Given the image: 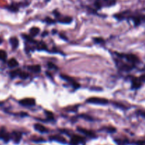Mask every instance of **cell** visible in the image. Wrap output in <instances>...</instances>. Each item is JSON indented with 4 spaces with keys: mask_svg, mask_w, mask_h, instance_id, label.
Masks as SVG:
<instances>
[{
    "mask_svg": "<svg viewBox=\"0 0 145 145\" xmlns=\"http://www.w3.org/2000/svg\"><path fill=\"white\" fill-rule=\"evenodd\" d=\"M59 36L61 37V38H62V39L65 40V41H67V37L65 36V35H63V34H61L60 35H59Z\"/></svg>",
    "mask_w": 145,
    "mask_h": 145,
    "instance_id": "35",
    "label": "cell"
},
{
    "mask_svg": "<svg viewBox=\"0 0 145 145\" xmlns=\"http://www.w3.org/2000/svg\"><path fill=\"white\" fill-rule=\"evenodd\" d=\"M117 55L120 58H125L127 62L130 63L133 65H135L136 63H138L140 62V59L137 55H134V54H120L117 53Z\"/></svg>",
    "mask_w": 145,
    "mask_h": 145,
    "instance_id": "1",
    "label": "cell"
},
{
    "mask_svg": "<svg viewBox=\"0 0 145 145\" xmlns=\"http://www.w3.org/2000/svg\"><path fill=\"white\" fill-rule=\"evenodd\" d=\"M48 68H50V69L58 70L57 66V65H55V64H54L53 63H51V62L48 63Z\"/></svg>",
    "mask_w": 145,
    "mask_h": 145,
    "instance_id": "30",
    "label": "cell"
},
{
    "mask_svg": "<svg viewBox=\"0 0 145 145\" xmlns=\"http://www.w3.org/2000/svg\"><path fill=\"white\" fill-rule=\"evenodd\" d=\"M59 76H60V78H62V79L65 80H66L67 82L70 83L74 89H78V88H80V84H79V82H76L75 80L73 79V78H71L69 75H65V74H61Z\"/></svg>",
    "mask_w": 145,
    "mask_h": 145,
    "instance_id": "3",
    "label": "cell"
},
{
    "mask_svg": "<svg viewBox=\"0 0 145 145\" xmlns=\"http://www.w3.org/2000/svg\"><path fill=\"white\" fill-rule=\"evenodd\" d=\"M139 79H140V80L142 82H145V74H143V75H142L139 78Z\"/></svg>",
    "mask_w": 145,
    "mask_h": 145,
    "instance_id": "33",
    "label": "cell"
},
{
    "mask_svg": "<svg viewBox=\"0 0 145 145\" xmlns=\"http://www.w3.org/2000/svg\"><path fill=\"white\" fill-rule=\"evenodd\" d=\"M19 104L24 107H33L35 105V100L33 98H25L19 101Z\"/></svg>",
    "mask_w": 145,
    "mask_h": 145,
    "instance_id": "5",
    "label": "cell"
},
{
    "mask_svg": "<svg viewBox=\"0 0 145 145\" xmlns=\"http://www.w3.org/2000/svg\"><path fill=\"white\" fill-rule=\"evenodd\" d=\"M0 139L4 140V142L7 143V142H8L11 139V135L5 129H2L0 130Z\"/></svg>",
    "mask_w": 145,
    "mask_h": 145,
    "instance_id": "11",
    "label": "cell"
},
{
    "mask_svg": "<svg viewBox=\"0 0 145 145\" xmlns=\"http://www.w3.org/2000/svg\"><path fill=\"white\" fill-rule=\"evenodd\" d=\"M45 21L48 24H55V23L56 22L55 20L52 19V18H50V17H46V18H45Z\"/></svg>",
    "mask_w": 145,
    "mask_h": 145,
    "instance_id": "31",
    "label": "cell"
},
{
    "mask_svg": "<svg viewBox=\"0 0 145 145\" xmlns=\"http://www.w3.org/2000/svg\"><path fill=\"white\" fill-rule=\"evenodd\" d=\"M50 140L51 141H55V142H59L61 144H66L67 140L65 139V137L60 135H52V136H50L49 137Z\"/></svg>",
    "mask_w": 145,
    "mask_h": 145,
    "instance_id": "12",
    "label": "cell"
},
{
    "mask_svg": "<svg viewBox=\"0 0 145 145\" xmlns=\"http://www.w3.org/2000/svg\"><path fill=\"white\" fill-rule=\"evenodd\" d=\"M84 142V138L79 135H73L71 138L70 144L71 145H78L79 144Z\"/></svg>",
    "mask_w": 145,
    "mask_h": 145,
    "instance_id": "8",
    "label": "cell"
},
{
    "mask_svg": "<svg viewBox=\"0 0 145 145\" xmlns=\"http://www.w3.org/2000/svg\"><path fill=\"white\" fill-rule=\"evenodd\" d=\"M103 129H104L105 131H106L107 132H108V133H114V132H116V128L113 127H112V126L105 127H103Z\"/></svg>",
    "mask_w": 145,
    "mask_h": 145,
    "instance_id": "25",
    "label": "cell"
},
{
    "mask_svg": "<svg viewBox=\"0 0 145 145\" xmlns=\"http://www.w3.org/2000/svg\"><path fill=\"white\" fill-rule=\"evenodd\" d=\"M33 127H34V129H35V130L40 132V133H47V132H48V129H47L44 125H41V124L36 123L34 125Z\"/></svg>",
    "mask_w": 145,
    "mask_h": 145,
    "instance_id": "13",
    "label": "cell"
},
{
    "mask_svg": "<svg viewBox=\"0 0 145 145\" xmlns=\"http://www.w3.org/2000/svg\"><path fill=\"white\" fill-rule=\"evenodd\" d=\"M130 18L133 20L134 21V24L135 26L140 25L142 24V21H145V16H130Z\"/></svg>",
    "mask_w": 145,
    "mask_h": 145,
    "instance_id": "9",
    "label": "cell"
},
{
    "mask_svg": "<svg viewBox=\"0 0 145 145\" xmlns=\"http://www.w3.org/2000/svg\"><path fill=\"white\" fill-rule=\"evenodd\" d=\"M7 65H8V66L11 68H16V67L18 66V62L17 61L16 59L13 58H11L10 60H8V61L7 62Z\"/></svg>",
    "mask_w": 145,
    "mask_h": 145,
    "instance_id": "17",
    "label": "cell"
},
{
    "mask_svg": "<svg viewBox=\"0 0 145 145\" xmlns=\"http://www.w3.org/2000/svg\"><path fill=\"white\" fill-rule=\"evenodd\" d=\"M21 36H22L23 38H24L25 41H28V42L33 43V44H35V43H36V41H35V40L33 39V37H32L31 36L27 35V34H22V35H21Z\"/></svg>",
    "mask_w": 145,
    "mask_h": 145,
    "instance_id": "20",
    "label": "cell"
},
{
    "mask_svg": "<svg viewBox=\"0 0 145 145\" xmlns=\"http://www.w3.org/2000/svg\"><path fill=\"white\" fill-rule=\"evenodd\" d=\"M20 71H21V70L17 69V70H15V71H11V72H10V73H9L11 78L13 79V78H16V77L18 76V73H19V72H20Z\"/></svg>",
    "mask_w": 145,
    "mask_h": 145,
    "instance_id": "27",
    "label": "cell"
},
{
    "mask_svg": "<svg viewBox=\"0 0 145 145\" xmlns=\"http://www.w3.org/2000/svg\"><path fill=\"white\" fill-rule=\"evenodd\" d=\"M9 42L14 50L16 49L18 47V45H19V41H18V39L16 37H11V38H10Z\"/></svg>",
    "mask_w": 145,
    "mask_h": 145,
    "instance_id": "15",
    "label": "cell"
},
{
    "mask_svg": "<svg viewBox=\"0 0 145 145\" xmlns=\"http://www.w3.org/2000/svg\"><path fill=\"white\" fill-rule=\"evenodd\" d=\"M137 115H139L140 116L142 117L145 118V111H142V110H138L137 112Z\"/></svg>",
    "mask_w": 145,
    "mask_h": 145,
    "instance_id": "32",
    "label": "cell"
},
{
    "mask_svg": "<svg viewBox=\"0 0 145 145\" xmlns=\"http://www.w3.org/2000/svg\"><path fill=\"white\" fill-rule=\"evenodd\" d=\"M113 105H114L116 107H118L121 109H127V107L126 106H125L123 104L120 103V102H113Z\"/></svg>",
    "mask_w": 145,
    "mask_h": 145,
    "instance_id": "26",
    "label": "cell"
},
{
    "mask_svg": "<svg viewBox=\"0 0 145 145\" xmlns=\"http://www.w3.org/2000/svg\"><path fill=\"white\" fill-rule=\"evenodd\" d=\"M3 42V40H2V38H1V37H0V44H1V43Z\"/></svg>",
    "mask_w": 145,
    "mask_h": 145,
    "instance_id": "37",
    "label": "cell"
},
{
    "mask_svg": "<svg viewBox=\"0 0 145 145\" xmlns=\"http://www.w3.org/2000/svg\"><path fill=\"white\" fill-rule=\"evenodd\" d=\"M119 68H120L121 71H130L135 68V65H128V64L125 63H122L121 65H119Z\"/></svg>",
    "mask_w": 145,
    "mask_h": 145,
    "instance_id": "16",
    "label": "cell"
},
{
    "mask_svg": "<svg viewBox=\"0 0 145 145\" xmlns=\"http://www.w3.org/2000/svg\"><path fill=\"white\" fill-rule=\"evenodd\" d=\"M93 40L96 44H104L105 42V41L103 40V38H93Z\"/></svg>",
    "mask_w": 145,
    "mask_h": 145,
    "instance_id": "29",
    "label": "cell"
},
{
    "mask_svg": "<svg viewBox=\"0 0 145 145\" xmlns=\"http://www.w3.org/2000/svg\"><path fill=\"white\" fill-rule=\"evenodd\" d=\"M79 117L82 118H83V119H86V120H87V121H93V118L92 117H91L90 115H86V114H82V115H79Z\"/></svg>",
    "mask_w": 145,
    "mask_h": 145,
    "instance_id": "28",
    "label": "cell"
},
{
    "mask_svg": "<svg viewBox=\"0 0 145 145\" xmlns=\"http://www.w3.org/2000/svg\"><path fill=\"white\" fill-rule=\"evenodd\" d=\"M11 139H13L14 142L15 144H18L21 142V139H22V134L20 132H17V131H14L11 133Z\"/></svg>",
    "mask_w": 145,
    "mask_h": 145,
    "instance_id": "7",
    "label": "cell"
},
{
    "mask_svg": "<svg viewBox=\"0 0 145 145\" xmlns=\"http://www.w3.org/2000/svg\"><path fill=\"white\" fill-rule=\"evenodd\" d=\"M67 111H73V112H76L77 110V107H73L72 108H69V109H67Z\"/></svg>",
    "mask_w": 145,
    "mask_h": 145,
    "instance_id": "34",
    "label": "cell"
},
{
    "mask_svg": "<svg viewBox=\"0 0 145 145\" xmlns=\"http://www.w3.org/2000/svg\"><path fill=\"white\" fill-rule=\"evenodd\" d=\"M77 131H79V132H81V133L84 134L86 135V136H89V137H91V138L96 137V134H95L92 131L88 130V129H84V128H82V127H77Z\"/></svg>",
    "mask_w": 145,
    "mask_h": 145,
    "instance_id": "10",
    "label": "cell"
},
{
    "mask_svg": "<svg viewBox=\"0 0 145 145\" xmlns=\"http://www.w3.org/2000/svg\"><path fill=\"white\" fill-rule=\"evenodd\" d=\"M54 14L58 18V21L62 24H70L73 20V18L71 16H62V15L57 11H54Z\"/></svg>",
    "mask_w": 145,
    "mask_h": 145,
    "instance_id": "4",
    "label": "cell"
},
{
    "mask_svg": "<svg viewBox=\"0 0 145 145\" xmlns=\"http://www.w3.org/2000/svg\"><path fill=\"white\" fill-rule=\"evenodd\" d=\"M142 82L140 80L139 78L133 77L131 79V88L133 90H138L142 87Z\"/></svg>",
    "mask_w": 145,
    "mask_h": 145,
    "instance_id": "6",
    "label": "cell"
},
{
    "mask_svg": "<svg viewBox=\"0 0 145 145\" xmlns=\"http://www.w3.org/2000/svg\"><path fill=\"white\" fill-rule=\"evenodd\" d=\"M36 45V48L38 51H42V50H47V45L45 44V43L42 42V41H40V42H37Z\"/></svg>",
    "mask_w": 145,
    "mask_h": 145,
    "instance_id": "19",
    "label": "cell"
},
{
    "mask_svg": "<svg viewBox=\"0 0 145 145\" xmlns=\"http://www.w3.org/2000/svg\"><path fill=\"white\" fill-rule=\"evenodd\" d=\"M86 102L87 103L95 104V105H105L108 104V100L107 99L103 98H97V97H92V98H88Z\"/></svg>",
    "mask_w": 145,
    "mask_h": 145,
    "instance_id": "2",
    "label": "cell"
},
{
    "mask_svg": "<svg viewBox=\"0 0 145 145\" xmlns=\"http://www.w3.org/2000/svg\"><path fill=\"white\" fill-rule=\"evenodd\" d=\"M7 58V53L4 50H0V60L1 61H6Z\"/></svg>",
    "mask_w": 145,
    "mask_h": 145,
    "instance_id": "24",
    "label": "cell"
},
{
    "mask_svg": "<svg viewBox=\"0 0 145 145\" xmlns=\"http://www.w3.org/2000/svg\"><path fill=\"white\" fill-rule=\"evenodd\" d=\"M29 76L30 75L28 73V72H24V71H20L19 73H18V77H19L21 79H23V80L27 79Z\"/></svg>",
    "mask_w": 145,
    "mask_h": 145,
    "instance_id": "21",
    "label": "cell"
},
{
    "mask_svg": "<svg viewBox=\"0 0 145 145\" xmlns=\"http://www.w3.org/2000/svg\"><path fill=\"white\" fill-rule=\"evenodd\" d=\"M44 33H45V34H42V36H46V35H48V31H45V32H44Z\"/></svg>",
    "mask_w": 145,
    "mask_h": 145,
    "instance_id": "36",
    "label": "cell"
},
{
    "mask_svg": "<svg viewBox=\"0 0 145 145\" xmlns=\"http://www.w3.org/2000/svg\"><path fill=\"white\" fill-rule=\"evenodd\" d=\"M27 69L34 73H39L41 71V66L40 65H33L27 66Z\"/></svg>",
    "mask_w": 145,
    "mask_h": 145,
    "instance_id": "14",
    "label": "cell"
},
{
    "mask_svg": "<svg viewBox=\"0 0 145 145\" xmlns=\"http://www.w3.org/2000/svg\"><path fill=\"white\" fill-rule=\"evenodd\" d=\"M18 4H12L8 7V9L9 11H13V12H16V11H18Z\"/></svg>",
    "mask_w": 145,
    "mask_h": 145,
    "instance_id": "22",
    "label": "cell"
},
{
    "mask_svg": "<svg viewBox=\"0 0 145 145\" xmlns=\"http://www.w3.org/2000/svg\"><path fill=\"white\" fill-rule=\"evenodd\" d=\"M40 33V28L38 27H32V28L30 29V35L32 37L36 36L37 35H38V34Z\"/></svg>",
    "mask_w": 145,
    "mask_h": 145,
    "instance_id": "18",
    "label": "cell"
},
{
    "mask_svg": "<svg viewBox=\"0 0 145 145\" xmlns=\"http://www.w3.org/2000/svg\"><path fill=\"white\" fill-rule=\"evenodd\" d=\"M45 115H46V117L47 119H48V120H50V121L55 120V117H54V115L52 112H50V111H45Z\"/></svg>",
    "mask_w": 145,
    "mask_h": 145,
    "instance_id": "23",
    "label": "cell"
}]
</instances>
